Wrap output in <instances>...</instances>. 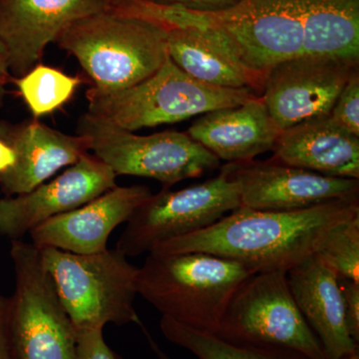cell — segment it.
I'll return each instance as SVG.
<instances>
[{
  "instance_id": "obj_1",
  "label": "cell",
  "mask_w": 359,
  "mask_h": 359,
  "mask_svg": "<svg viewBox=\"0 0 359 359\" xmlns=\"http://www.w3.org/2000/svg\"><path fill=\"white\" fill-rule=\"evenodd\" d=\"M356 215L358 198L292 212L241 205L204 230L157 245L149 254L205 252L238 262L252 273L287 271L316 254L334 226Z\"/></svg>"
},
{
  "instance_id": "obj_2",
  "label": "cell",
  "mask_w": 359,
  "mask_h": 359,
  "mask_svg": "<svg viewBox=\"0 0 359 359\" xmlns=\"http://www.w3.org/2000/svg\"><path fill=\"white\" fill-rule=\"evenodd\" d=\"M254 273L238 262L205 254H149L137 290L162 316L215 334L236 290Z\"/></svg>"
},
{
  "instance_id": "obj_3",
  "label": "cell",
  "mask_w": 359,
  "mask_h": 359,
  "mask_svg": "<svg viewBox=\"0 0 359 359\" xmlns=\"http://www.w3.org/2000/svg\"><path fill=\"white\" fill-rule=\"evenodd\" d=\"M55 42L77 59L99 92L140 83L168 57L165 26L111 9L72 23Z\"/></svg>"
},
{
  "instance_id": "obj_4",
  "label": "cell",
  "mask_w": 359,
  "mask_h": 359,
  "mask_svg": "<svg viewBox=\"0 0 359 359\" xmlns=\"http://www.w3.org/2000/svg\"><path fill=\"white\" fill-rule=\"evenodd\" d=\"M39 250L42 266L76 332L103 330L108 323L143 325L134 308L139 268L119 250L79 255Z\"/></svg>"
},
{
  "instance_id": "obj_5",
  "label": "cell",
  "mask_w": 359,
  "mask_h": 359,
  "mask_svg": "<svg viewBox=\"0 0 359 359\" xmlns=\"http://www.w3.org/2000/svg\"><path fill=\"white\" fill-rule=\"evenodd\" d=\"M257 96L248 88H222L198 81L180 69L168 55L152 76L129 88L114 92L90 88L87 113L133 132L242 105Z\"/></svg>"
},
{
  "instance_id": "obj_6",
  "label": "cell",
  "mask_w": 359,
  "mask_h": 359,
  "mask_svg": "<svg viewBox=\"0 0 359 359\" xmlns=\"http://www.w3.org/2000/svg\"><path fill=\"white\" fill-rule=\"evenodd\" d=\"M287 273L264 271L248 278L231 297L215 334L238 346L287 349L309 359H330L295 304Z\"/></svg>"
},
{
  "instance_id": "obj_7",
  "label": "cell",
  "mask_w": 359,
  "mask_h": 359,
  "mask_svg": "<svg viewBox=\"0 0 359 359\" xmlns=\"http://www.w3.org/2000/svg\"><path fill=\"white\" fill-rule=\"evenodd\" d=\"M15 289L8 323L14 359H77V332L32 243L11 242Z\"/></svg>"
},
{
  "instance_id": "obj_8",
  "label": "cell",
  "mask_w": 359,
  "mask_h": 359,
  "mask_svg": "<svg viewBox=\"0 0 359 359\" xmlns=\"http://www.w3.org/2000/svg\"><path fill=\"white\" fill-rule=\"evenodd\" d=\"M78 134L116 175L157 180L169 189L219 167V160L188 134L165 131L141 136L94 116H82Z\"/></svg>"
},
{
  "instance_id": "obj_9",
  "label": "cell",
  "mask_w": 359,
  "mask_h": 359,
  "mask_svg": "<svg viewBox=\"0 0 359 359\" xmlns=\"http://www.w3.org/2000/svg\"><path fill=\"white\" fill-rule=\"evenodd\" d=\"M238 207L240 187L223 167L204 183L151 196L127 221L116 250L127 257L149 254L157 245L204 230Z\"/></svg>"
},
{
  "instance_id": "obj_10",
  "label": "cell",
  "mask_w": 359,
  "mask_h": 359,
  "mask_svg": "<svg viewBox=\"0 0 359 359\" xmlns=\"http://www.w3.org/2000/svg\"><path fill=\"white\" fill-rule=\"evenodd\" d=\"M306 0H242L211 13L233 59L263 87L269 70L302 55Z\"/></svg>"
},
{
  "instance_id": "obj_11",
  "label": "cell",
  "mask_w": 359,
  "mask_h": 359,
  "mask_svg": "<svg viewBox=\"0 0 359 359\" xmlns=\"http://www.w3.org/2000/svg\"><path fill=\"white\" fill-rule=\"evenodd\" d=\"M358 63L302 55L273 66L264 81L263 98L280 132L330 115L340 91Z\"/></svg>"
},
{
  "instance_id": "obj_12",
  "label": "cell",
  "mask_w": 359,
  "mask_h": 359,
  "mask_svg": "<svg viewBox=\"0 0 359 359\" xmlns=\"http://www.w3.org/2000/svg\"><path fill=\"white\" fill-rule=\"evenodd\" d=\"M224 168L240 187L241 205L250 209L299 211L358 198V179L325 176L273 160L229 163Z\"/></svg>"
},
{
  "instance_id": "obj_13",
  "label": "cell",
  "mask_w": 359,
  "mask_h": 359,
  "mask_svg": "<svg viewBox=\"0 0 359 359\" xmlns=\"http://www.w3.org/2000/svg\"><path fill=\"white\" fill-rule=\"evenodd\" d=\"M116 177L110 167L87 153L52 181L0 200V236L20 240L44 222L115 188Z\"/></svg>"
},
{
  "instance_id": "obj_14",
  "label": "cell",
  "mask_w": 359,
  "mask_h": 359,
  "mask_svg": "<svg viewBox=\"0 0 359 359\" xmlns=\"http://www.w3.org/2000/svg\"><path fill=\"white\" fill-rule=\"evenodd\" d=\"M111 0H0V39L9 70L23 76L68 26L109 11Z\"/></svg>"
},
{
  "instance_id": "obj_15",
  "label": "cell",
  "mask_w": 359,
  "mask_h": 359,
  "mask_svg": "<svg viewBox=\"0 0 359 359\" xmlns=\"http://www.w3.org/2000/svg\"><path fill=\"white\" fill-rule=\"evenodd\" d=\"M152 196L145 186L118 187L87 204L54 217L30 231L37 248H54L79 255L108 250V240L118 226Z\"/></svg>"
},
{
  "instance_id": "obj_16",
  "label": "cell",
  "mask_w": 359,
  "mask_h": 359,
  "mask_svg": "<svg viewBox=\"0 0 359 359\" xmlns=\"http://www.w3.org/2000/svg\"><path fill=\"white\" fill-rule=\"evenodd\" d=\"M287 283L297 308L330 359L358 353L346 330L339 276L316 254L289 269Z\"/></svg>"
},
{
  "instance_id": "obj_17",
  "label": "cell",
  "mask_w": 359,
  "mask_h": 359,
  "mask_svg": "<svg viewBox=\"0 0 359 359\" xmlns=\"http://www.w3.org/2000/svg\"><path fill=\"white\" fill-rule=\"evenodd\" d=\"M0 138L15 154L13 166L0 174V187L7 197L30 192L89 151L88 142L82 135L65 134L37 121Z\"/></svg>"
},
{
  "instance_id": "obj_18",
  "label": "cell",
  "mask_w": 359,
  "mask_h": 359,
  "mask_svg": "<svg viewBox=\"0 0 359 359\" xmlns=\"http://www.w3.org/2000/svg\"><path fill=\"white\" fill-rule=\"evenodd\" d=\"M187 134L219 161L236 163L273 150L280 131L257 96L242 105L201 115Z\"/></svg>"
},
{
  "instance_id": "obj_19",
  "label": "cell",
  "mask_w": 359,
  "mask_h": 359,
  "mask_svg": "<svg viewBox=\"0 0 359 359\" xmlns=\"http://www.w3.org/2000/svg\"><path fill=\"white\" fill-rule=\"evenodd\" d=\"M276 162L335 178L359 180V136L330 115L280 132L273 148Z\"/></svg>"
},
{
  "instance_id": "obj_20",
  "label": "cell",
  "mask_w": 359,
  "mask_h": 359,
  "mask_svg": "<svg viewBox=\"0 0 359 359\" xmlns=\"http://www.w3.org/2000/svg\"><path fill=\"white\" fill-rule=\"evenodd\" d=\"M168 55L189 76L222 88L263 92L249 73L231 58L200 25L167 28Z\"/></svg>"
},
{
  "instance_id": "obj_21",
  "label": "cell",
  "mask_w": 359,
  "mask_h": 359,
  "mask_svg": "<svg viewBox=\"0 0 359 359\" xmlns=\"http://www.w3.org/2000/svg\"><path fill=\"white\" fill-rule=\"evenodd\" d=\"M302 54L358 63L359 0H306Z\"/></svg>"
},
{
  "instance_id": "obj_22",
  "label": "cell",
  "mask_w": 359,
  "mask_h": 359,
  "mask_svg": "<svg viewBox=\"0 0 359 359\" xmlns=\"http://www.w3.org/2000/svg\"><path fill=\"white\" fill-rule=\"evenodd\" d=\"M160 330L170 342L199 359H309L287 349L230 344L216 334L194 330L166 316L161 318Z\"/></svg>"
},
{
  "instance_id": "obj_23",
  "label": "cell",
  "mask_w": 359,
  "mask_h": 359,
  "mask_svg": "<svg viewBox=\"0 0 359 359\" xmlns=\"http://www.w3.org/2000/svg\"><path fill=\"white\" fill-rule=\"evenodd\" d=\"M79 83L78 78L43 65L35 66L16 81L35 117L49 114L67 102Z\"/></svg>"
},
{
  "instance_id": "obj_24",
  "label": "cell",
  "mask_w": 359,
  "mask_h": 359,
  "mask_svg": "<svg viewBox=\"0 0 359 359\" xmlns=\"http://www.w3.org/2000/svg\"><path fill=\"white\" fill-rule=\"evenodd\" d=\"M316 255L337 276L359 283V215L328 231Z\"/></svg>"
},
{
  "instance_id": "obj_25",
  "label": "cell",
  "mask_w": 359,
  "mask_h": 359,
  "mask_svg": "<svg viewBox=\"0 0 359 359\" xmlns=\"http://www.w3.org/2000/svg\"><path fill=\"white\" fill-rule=\"evenodd\" d=\"M330 116L342 128L359 136L358 70L353 73L340 91Z\"/></svg>"
},
{
  "instance_id": "obj_26",
  "label": "cell",
  "mask_w": 359,
  "mask_h": 359,
  "mask_svg": "<svg viewBox=\"0 0 359 359\" xmlns=\"http://www.w3.org/2000/svg\"><path fill=\"white\" fill-rule=\"evenodd\" d=\"M344 320L348 334L355 344H359V283L339 276Z\"/></svg>"
},
{
  "instance_id": "obj_27",
  "label": "cell",
  "mask_w": 359,
  "mask_h": 359,
  "mask_svg": "<svg viewBox=\"0 0 359 359\" xmlns=\"http://www.w3.org/2000/svg\"><path fill=\"white\" fill-rule=\"evenodd\" d=\"M77 332V359H120L106 344L103 330Z\"/></svg>"
},
{
  "instance_id": "obj_28",
  "label": "cell",
  "mask_w": 359,
  "mask_h": 359,
  "mask_svg": "<svg viewBox=\"0 0 359 359\" xmlns=\"http://www.w3.org/2000/svg\"><path fill=\"white\" fill-rule=\"evenodd\" d=\"M160 6L180 7L197 13H214L228 11L242 0H143Z\"/></svg>"
},
{
  "instance_id": "obj_29",
  "label": "cell",
  "mask_w": 359,
  "mask_h": 359,
  "mask_svg": "<svg viewBox=\"0 0 359 359\" xmlns=\"http://www.w3.org/2000/svg\"><path fill=\"white\" fill-rule=\"evenodd\" d=\"M9 297L0 295V359H14L8 323Z\"/></svg>"
},
{
  "instance_id": "obj_30",
  "label": "cell",
  "mask_w": 359,
  "mask_h": 359,
  "mask_svg": "<svg viewBox=\"0 0 359 359\" xmlns=\"http://www.w3.org/2000/svg\"><path fill=\"white\" fill-rule=\"evenodd\" d=\"M9 71L8 53H7L6 45L0 39V103L2 102L6 89L4 84Z\"/></svg>"
},
{
  "instance_id": "obj_31",
  "label": "cell",
  "mask_w": 359,
  "mask_h": 359,
  "mask_svg": "<svg viewBox=\"0 0 359 359\" xmlns=\"http://www.w3.org/2000/svg\"><path fill=\"white\" fill-rule=\"evenodd\" d=\"M15 162V154L6 141L0 138V174L6 172Z\"/></svg>"
},
{
  "instance_id": "obj_32",
  "label": "cell",
  "mask_w": 359,
  "mask_h": 359,
  "mask_svg": "<svg viewBox=\"0 0 359 359\" xmlns=\"http://www.w3.org/2000/svg\"><path fill=\"white\" fill-rule=\"evenodd\" d=\"M142 332L145 334L146 339L148 340L149 346H150L151 349H152L153 353H155V355L157 356L158 359H171L169 356L167 355L164 351L161 349L159 344L155 341V339H153L152 335H151L150 332H148L147 328L145 327H141Z\"/></svg>"
},
{
  "instance_id": "obj_33",
  "label": "cell",
  "mask_w": 359,
  "mask_h": 359,
  "mask_svg": "<svg viewBox=\"0 0 359 359\" xmlns=\"http://www.w3.org/2000/svg\"><path fill=\"white\" fill-rule=\"evenodd\" d=\"M342 359H359V354H358V353H355L351 354V355L346 356V358H344Z\"/></svg>"
}]
</instances>
